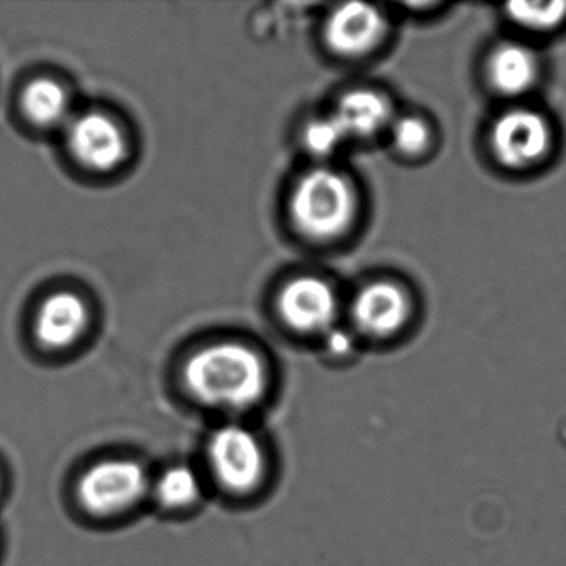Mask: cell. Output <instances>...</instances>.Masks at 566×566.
<instances>
[{"mask_svg": "<svg viewBox=\"0 0 566 566\" xmlns=\"http://www.w3.org/2000/svg\"><path fill=\"white\" fill-rule=\"evenodd\" d=\"M184 379L200 402L227 409H248L260 402L268 386L263 360L250 347L214 344L185 364Z\"/></svg>", "mask_w": 566, "mask_h": 566, "instance_id": "obj_1", "label": "cell"}, {"mask_svg": "<svg viewBox=\"0 0 566 566\" xmlns=\"http://www.w3.org/2000/svg\"><path fill=\"white\" fill-rule=\"evenodd\" d=\"M353 185L339 171L317 168L304 175L291 200L300 230L316 240H331L349 230L356 217Z\"/></svg>", "mask_w": 566, "mask_h": 566, "instance_id": "obj_2", "label": "cell"}, {"mask_svg": "<svg viewBox=\"0 0 566 566\" xmlns=\"http://www.w3.org/2000/svg\"><path fill=\"white\" fill-rule=\"evenodd\" d=\"M148 476L135 460L108 459L92 465L78 480L77 496L87 512L107 516L144 499Z\"/></svg>", "mask_w": 566, "mask_h": 566, "instance_id": "obj_3", "label": "cell"}, {"mask_svg": "<svg viewBox=\"0 0 566 566\" xmlns=\"http://www.w3.org/2000/svg\"><path fill=\"white\" fill-rule=\"evenodd\" d=\"M208 460L221 486L248 493L260 485L266 469L263 447L247 427L230 423L208 440Z\"/></svg>", "mask_w": 566, "mask_h": 566, "instance_id": "obj_4", "label": "cell"}, {"mask_svg": "<svg viewBox=\"0 0 566 566\" xmlns=\"http://www.w3.org/2000/svg\"><path fill=\"white\" fill-rule=\"evenodd\" d=\"M490 147L503 167L522 170L546 157L552 148V128L538 112L513 108L492 125Z\"/></svg>", "mask_w": 566, "mask_h": 566, "instance_id": "obj_5", "label": "cell"}, {"mask_svg": "<svg viewBox=\"0 0 566 566\" xmlns=\"http://www.w3.org/2000/svg\"><path fill=\"white\" fill-rule=\"evenodd\" d=\"M280 311L284 321L301 333H327L336 319V293L319 277H300L281 294Z\"/></svg>", "mask_w": 566, "mask_h": 566, "instance_id": "obj_6", "label": "cell"}, {"mask_svg": "<svg viewBox=\"0 0 566 566\" xmlns=\"http://www.w3.org/2000/svg\"><path fill=\"white\" fill-rule=\"evenodd\" d=\"M410 301L392 281H374L357 293L353 303L356 326L370 337H387L406 326Z\"/></svg>", "mask_w": 566, "mask_h": 566, "instance_id": "obj_7", "label": "cell"}, {"mask_svg": "<svg viewBox=\"0 0 566 566\" xmlns=\"http://www.w3.org/2000/svg\"><path fill=\"white\" fill-rule=\"evenodd\" d=\"M386 31V18L379 9L349 2L339 6L327 19L326 41L337 54L357 57L376 49Z\"/></svg>", "mask_w": 566, "mask_h": 566, "instance_id": "obj_8", "label": "cell"}, {"mask_svg": "<svg viewBox=\"0 0 566 566\" xmlns=\"http://www.w3.org/2000/svg\"><path fill=\"white\" fill-rule=\"evenodd\" d=\"M69 144L78 161L98 171L117 168L127 151L124 134L117 124L95 112L71 122Z\"/></svg>", "mask_w": 566, "mask_h": 566, "instance_id": "obj_9", "label": "cell"}, {"mask_svg": "<svg viewBox=\"0 0 566 566\" xmlns=\"http://www.w3.org/2000/svg\"><path fill=\"white\" fill-rule=\"evenodd\" d=\"M87 323V307L81 297L72 293L54 294L39 311L35 336L45 347L62 349L81 339Z\"/></svg>", "mask_w": 566, "mask_h": 566, "instance_id": "obj_10", "label": "cell"}, {"mask_svg": "<svg viewBox=\"0 0 566 566\" xmlns=\"http://www.w3.org/2000/svg\"><path fill=\"white\" fill-rule=\"evenodd\" d=\"M539 74L538 57L532 49L516 42L496 45L486 61V78L493 91L502 95L525 94Z\"/></svg>", "mask_w": 566, "mask_h": 566, "instance_id": "obj_11", "label": "cell"}, {"mask_svg": "<svg viewBox=\"0 0 566 566\" xmlns=\"http://www.w3.org/2000/svg\"><path fill=\"white\" fill-rule=\"evenodd\" d=\"M347 138H370L392 124V105L380 92L354 91L344 95L334 111Z\"/></svg>", "mask_w": 566, "mask_h": 566, "instance_id": "obj_12", "label": "cell"}, {"mask_svg": "<svg viewBox=\"0 0 566 566\" xmlns=\"http://www.w3.org/2000/svg\"><path fill=\"white\" fill-rule=\"evenodd\" d=\"M22 108L39 127H57L67 120L71 104L67 92L57 82L41 78L25 87Z\"/></svg>", "mask_w": 566, "mask_h": 566, "instance_id": "obj_13", "label": "cell"}, {"mask_svg": "<svg viewBox=\"0 0 566 566\" xmlns=\"http://www.w3.org/2000/svg\"><path fill=\"white\" fill-rule=\"evenodd\" d=\"M157 499L168 509H185L193 505L201 495V483L197 472L188 465H174L165 470L155 486Z\"/></svg>", "mask_w": 566, "mask_h": 566, "instance_id": "obj_14", "label": "cell"}, {"mask_svg": "<svg viewBox=\"0 0 566 566\" xmlns=\"http://www.w3.org/2000/svg\"><path fill=\"white\" fill-rule=\"evenodd\" d=\"M506 15L526 31H555L566 21V2H515L506 6Z\"/></svg>", "mask_w": 566, "mask_h": 566, "instance_id": "obj_15", "label": "cell"}, {"mask_svg": "<svg viewBox=\"0 0 566 566\" xmlns=\"http://www.w3.org/2000/svg\"><path fill=\"white\" fill-rule=\"evenodd\" d=\"M389 128L394 147H396L400 154L413 157V155L422 154V151H426L427 147H429L430 128L422 118H394Z\"/></svg>", "mask_w": 566, "mask_h": 566, "instance_id": "obj_16", "label": "cell"}, {"mask_svg": "<svg viewBox=\"0 0 566 566\" xmlns=\"http://www.w3.org/2000/svg\"><path fill=\"white\" fill-rule=\"evenodd\" d=\"M304 140L314 155L327 157V155L334 154L347 140V137L336 118L331 115V117L319 118L310 124L304 134Z\"/></svg>", "mask_w": 566, "mask_h": 566, "instance_id": "obj_17", "label": "cell"}, {"mask_svg": "<svg viewBox=\"0 0 566 566\" xmlns=\"http://www.w3.org/2000/svg\"><path fill=\"white\" fill-rule=\"evenodd\" d=\"M327 349L334 356H346L353 349V337L346 331H327Z\"/></svg>", "mask_w": 566, "mask_h": 566, "instance_id": "obj_18", "label": "cell"}]
</instances>
